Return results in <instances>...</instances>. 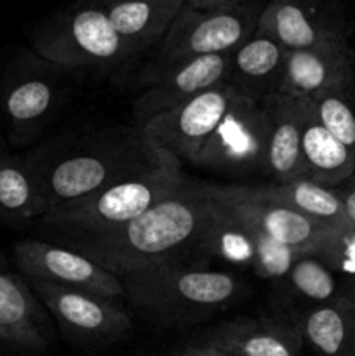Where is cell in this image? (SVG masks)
Segmentation results:
<instances>
[{
  "label": "cell",
  "mask_w": 355,
  "mask_h": 356,
  "mask_svg": "<svg viewBox=\"0 0 355 356\" xmlns=\"http://www.w3.org/2000/svg\"><path fill=\"white\" fill-rule=\"evenodd\" d=\"M200 343L230 356H301L303 337L292 322L271 318H235L207 329Z\"/></svg>",
  "instance_id": "obj_15"
},
{
  "label": "cell",
  "mask_w": 355,
  "mask_h": 356,
  "mask_svg": "<svg viewBox=\"0 0 355 356\" xmlns=\"http://www.w3.org/2000/svg\"><path fill=\"white\" fill-rule=\"evenodd\" d=\"M198 254L216 257V259L237 264V266L253 268L254 256H256L254 228L249 222L242 221L239 216L233 214L218 198V209H216L211 225L202 236Z\"/></svg>",
  "instance_id": "obj_25"
},
{
  "label": "cell",
  "mask_w": 355,
  "mask_h": 356,
  "mask_svg": "<svg viewBox=\"0 0 355 356\" xmlns=\"http://www.w3.org/2000/svg\"><path fill=\"white\" fill-rule=\"evenodd\" d=\"M228 82H221L187 103L152 118L141 129L146 141L178 162L191 163L209 141L237 97Z\"/></svg>",
  "instance_id": "obj_10"
},
{
  "label": "cell",
  "mask_w": 355,
  "mask_h": 356,
  "mask_svg": "<svg viewBox=\"0 0 355 356\" xmlns=\"http://www.w3.org/2000/svg\"><path fill=\"white\" fill-rule=\"evenodd\" d=\"M256 30L285 51L350 42L343 17L320 0H270L261 10Z\"/></svg>",
  "instance_id": "obj_12"
},
{
  "label": "cell",
  "mask_w": 355,
  "mask_h": 356,
  "mask_svg": "<svg viewBox=\"0 0 355 356\" xmlns=\"http://www.w3.org/2000/svg\"><path fill=\"white\" fill-rule=\"evenodd\" d=\"M14 261L24 278L52 282L101 298H125L124 285L117 275L59 243L24 238L14 245Z\"/></svg>",
  "instance_id": "obj_11"
},
{
  "label": "cell",
  "mask_w": 355,
  "mask_h": 356,
  "mask_svg": "<svg viewBox=\"0 0 355 356\" xmlns=\"http://www.w3.org/2000/svg\"><path fill=\"white\" fill-rule=\"evenodd\" d=\"M336 191L340 195L341 202H343L345 216H347L348 225L355 229V181H347L345 184L338 186Z\"/></svg>",
  "instance_id": "obj_29"
},
{
  "label": "cell",
  "mask_w": 355,
  "mask_h": 356,
  "mask_svg": "<svg viewBox=\"0 0 355 356\" xmlns=\"http://www.w3.org/2000/svg\"><path fill=\"white\" fill-rule=\"evenodd\" d=\"M317 117L355 156V79L343 89L313 99Z\"/></svg>",
  "instance_id": "obj_27"
},
{
  "label": "cell",
  "mask_w": 355,
  "mask_h": 356,
  "mask_svg": "<svg viewBox=\"0 0 355 356\" xmlns=\"http://www.w3.org/2000/svg\"><path fill=\"white\" fill-rule=\"evenodd\" d=\"M322 261L338 277H345V280H355V229L340 232L333 250Z\"/></svg>",
  "instance_id": "obj_28"
},
{
  "label": "cell",
  "mask_w": 355,
  "mask_h": 356,
  "mask_svg": "<svg viewBox=\"0 0 355 356\" xmlns=\"http://www.w3.org/2000/svg\"><path fill=\"white\" fill-rule=\"evenodd\" d=\"M270 131L265 176L270 183L303 179L301 99L275 94L267 99Z\"/></svg>",
  "instance_id": "obj_21"
},
{
  "label": "cell",
  "mask_w": 355,
  "mask_h": 356,
  "mask_svg": "<svg viewBox=\"0 0 355 356\" xmlns=\"http://www.w3.org/2000/svg\"><path fill=\"white\" fill-rule=\"evenodd\" d=\"M284 280H287L296 296L306 299L313 306L326 305L341 296L338 275L320 257L310 254L296 257Z\"/></svg>",
  "instance_id": "obj_26"
},
{
  "label": "cell",
  "mask_w": 355,
  "mask_h": 356,
  "mask_svg": "<svg viewBox=\"0 0 355 356\" xmlns=\"http://www.w3.org/2000/svg\"><path fill=\"white\" fill-rule=\"evenodd\" d=\"M171 356H230L226 355L225 351L218 350V348L214 346H209V344L205 343H194V344H188V346L181 348V350H178L176 353H173Z\"/></svg>",
  "instance_id": "obj_30"
},
{
  "label": "cell",
  "mask_w": 355,
  "mask_h": 356,
  "mask_svg": "<svg viewBox=\"0 0 355 356\" xmlns=\"http://www.w3.org/2000/svg\"><path fill=\"white\" fill-rule=\"evenodd\" d=\"M59 329L86 346L110 344L127 336L132 320L118 299L63 287L52 282L24 278Z\"/></svg>",
  "instance_id": "obj_9"
},
{
  "label": "cell",
  "mask_w": 355,
  "mask_h": 356,
  "mask_svg": "<svg viewBox=\"0 0 355 356\" xmlns=\"http://www.w3.org/2000/svg\"><path fill=\"white\" fill-rule=\"evenodd\" d=\"M187 179L181 163L166 153L162 162L152 169L108 184L96 193L47 212L38 222L54 243L96 235L139 218Z\"/></svg>",
  "instance_id": "obj_3"
},
{
  "label": "cell",
  "mask_w": 355,
  "mask_h": 356,
  "mask_svg": "<svg viewBox=\"0 0 355 356\" xmlns=\"http://www.w3.org/2000/svg\"><path fill=\"white\" fill-rule=\"evenodd\" d=\"M212 190L233 214L263 232L275 242L298 252L299 256L310 254L326 259L333 250L340 232H345L315 221L287 205L278 204L261 195L254 186L212 184Z\"/></svg>",
  "instance_id": "obj_8"
},
{
  "label": "cell",
  "mask_w": 355,
  "mask_h": 356,
  "mask_svg": "<svg viewBox=\"0 0 355 356\" xmlns=\"http://www.w3.org/2000/svg\"><path fill=\"white\" fill-rule=\"evenodd\" d=\"M285 54L281 44L256 30L230 52L226 82L242 96L265 103L278 94Z\"/></svg>",
  "instance_id": "obj_18"
},
{
  "label": "cell",
  "mask_w": 355,
  "mask_h": 356,
  "mask_svg": "<svg viewBox=\"0 0 355 356\" xmlns=\"http://www.w3.org/2000/svg\"><path fill=\"white\" fill-rule=\"evenodd\" d=\"M354 79L355 49L350 42L287 51L278 94L319 99L343 89Z\"/></svg>",
  "instance_id": "obj_13"
},
{
  "label": "cell",
  "mask_w": 355,
  "mask_h": 356,
  "mask_svg": "<svg viewBox=\"0 0 355 356\" xmlns=\"http://www.w3.org/2000/svg\"><path fill=\"white\" fill-rule=\"evenodd\" d=\"M52 325L26 280L0 273V343L40 351L52 343Z\"/></svg>",
  "instance_id": "obj_17"
},
{
  "label": "cell",
  "mask_w": 355,
  "mask_h": 356,
  "mask_svg": "<svg viewBox=\"0 0 355 356\" xmlns=\"http://www.w3.org/2000/svg\"><path fill=\"white\" fill-rule=\"evenodd\" d=\"M33 47L38 58L65 70H110L136 56L106 13L89 0L44 21L33 35Z\"/></svg>",
  "instance_id": "obj_5"
},
{
  "label": "cell",
  "mask_w": 355,
  "mask_h": 356,
  "mask_svg": "<svg viewBox=\"0 0 355 356\" xmlns=\"http://www.w3.org/2000/svg\"><path fill=\"white\" fill-rule=\"evenodd\" d=\"M118 278L132 306L162 327L200 322L246 294V287L233 275L178 261L141 268Z\"/></svg>",
  "instance_id": "obj_2"
},
{
  "label": "cell",
  "mask_w": 355,
  "mask_h": 356,
  "mask_svg": "<svg viewBox=\"0 0 355 356\" xmlns=\"http://www.w3.org/2000/svg\"><path fill=\"white\" fill-rule=\"evenodd\" d=\"M40 176L33 160L0 152V221L24 225L44 216Z\"/></svg>",
  "instance_id": "obj_23"
},
{
  "label": "cell",
  "mask_w": 355,
  "mask_h": 356,
  "mask_svg": "<svg viewBox=\"0 0 355 356\" xmlns=\"http://www.w3.org/2000/svg\"><path fill=\"white\" fill-rule=\"evenodd\" d=\"M230 54H211L190 59L159 73L148 89L136 99V129L141 131L152 118L187 103L191 97L225 82Z\"/></svg>",
  "instance_id": "obj_14"
},
{
  "label": "cell",
  "mask_w": 355,
  "mask_h": 356,
  "mask_svg": "<svg viewBox=\"0 0 355 356\" xmlns=\"http://www.w3.org/2000/svg\"><path fill=\"white\" fill-rule=\"evenodd\" d=\"M166 153L153 148L143 132L127 138L120 146L73 153L51 165H38L44 216L79 198L96 193L111 183L136 176L160 163Z\"/></svg>",
  "instance_id": "obj_4"
},
{
  "label": "cell",
  "mask_w": 355,
  "mask_h": 356,
  "mask_svg": "<svg viewBox=\"0 0 355 356\" xmlns=\"http://www.w3.org/2000/svg\"><path fill=\"white\" fill-rule=\"evenodd\" d=\"M106 13L111 26L139 54L160 44L187 0H89Z\"/></svg>",
  "instance_id": "obj_20"
},
{
  "label": "cell",
  "mask_w": 355,
  "mask_h": 356,
  "mask_svg": "<svg viewBox=\"0 0 355 356\" xmlns=\"http://www.w3.org/2000/svg\"><path fill=\"white\" fill-rule=\"evenodd\" d=\"M292 323L317 356H355V305L343 296L312 306Z\"/></svg>",
  "instance_id": "obj_22"
},
{
  "label": "cell",
  "mask_w": 355,
  "mask_h": 356,
  "mask_svg": "<svg viewBox=\"0 0 355 356\" xmlns=\"http://www.w3.org/2000/svg\"><path fill=\"white\" fill-rule=\"evenodd\" d=\"M341 296L355 305V280H345V285L341 287Z\"/></svg>",
  "instance_id": "obj_32"
},
{
  "label": "cell",
  "mask_w": 355,
  "mask_h": 356,
  "mask_svg": "<svg viewBox=\"0 0 355 356\" xmlns=\"http://www.w3.org/2000/svg\"><path fill=\"white\" fill-rule=\"evenodd\" d=\"M218 209L212 184L188 177L139 218L96 233L56 242L118 275L166 263H184L198 245Z\"/></svg>",
  "instance_id": "obj_1"
},
{
  "label": "cell",
  "mask_w": 355,
  "mask_h": 356,
  "mask_svg": "<svg viewBox=\"0 0 355 356\" xmlns=\"http://www.w3.org/2000/svg\"><path fill=\"white\" fill-rule=\"evenodd\" d=\"M301 156L303 179L324 188L341 186L355 174V156L320 122L310 97H301Z\"/></svg>",
  "instance_id": "obj_19"
},
{
  "label": "cell",
  "mask_w": 355,
  "mask_h": 356,
  "mask_svg": "<svg viewBox=\"0 0 355 356\" xmlns=\"http://www.w3.org/2000/svg\"><path fill=\"white\" fill-rule=\"evenodd\" d=\"M40 58L28 59L14 70V79L6 83L2 94L3 115L14 141H24L38 131L52 115L58 89L47 79L51 68L38 66Z\"/></svg>",
  "instance_id": "obj_16"
},
{
  "label": "cell",
  "mask_w": 355,
  "mask_h": 356,
  "mask_svg": "<svg viewBox=\"0 0 355 356\" xmlns=\"http://www.w3.org/2000/svg\"><path fill=\"white\" fill-rule=\"evenodd\" d=\"M244 2L246 0H187V6L197 10H214L239 6Z\"/></svg>",
  "instance_id": "obj_31"
},
{
  "label": "cell",
  "mask_w": 355,
  "mask_h": 356,
  "mask_svg": "<svg viewBox=\"0 0 355 356\" xmlns=\"http://www.w3.org/2000/svg\"><path fill=\"white\" fill-rule=\"evenodd\" d=\"M254 188L265 197L287 205L315 221L338 229H354L348 225L343 202L336 188H324L306 179H296L291 183L256 184Z\"/></svg>",
  "instance_id": "obj_24"
},
{
  "label": "cell",
  "mask_w": 355,
  "mask_h": 356,
  "mask_svg": "<svg viewBox=\"0 0 355 356\" xmlns=\"http://www.w3.org/2000/svg\"><path fill=\"white\" fill-rule=\"evenodd\" d=\"M263 7L244 2L226 9L197 10L184 3L159 44L155 75L190 59L230 54L256 31Z\"/></svg>",
  "instance_id": "obj_6"
},
{
  "label": "cell",
  "mask_w": 355,
  "mask_h": 356,
  "mask_svg": "<svg viewBox=\"0 0 355 356\" xmlns=\"http://www.w3.org/2000/svg\"><path fill=\"white\" fill-rule=\"evenodd\" d=\"M267 101L237 94L221 124L198 152L191 165L230 177L265 174L268 149Z\"/></svg>",
  "instance_id": "obj_7"
}]
</instances>
